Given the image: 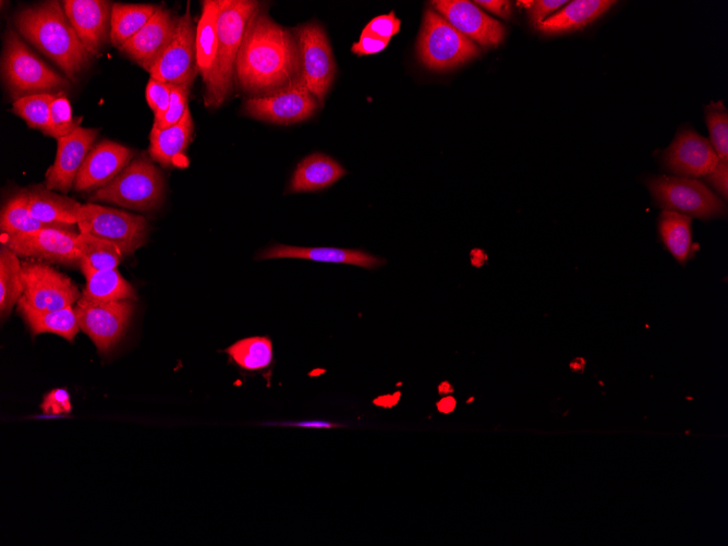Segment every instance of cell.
I'll use <instances>...</instances> for the list:
<instances>
[{"instance_id": "cell-42", "label": "cell", "mask_w": 728, "mask_h": 546, "mask_svg": "<svg viewBox=\"0 0 728 546\" xmlns=\"http://www.w3.org/2000/svg\"><path fill=\"white\" fill-rule=\"evenodd\" d=\"M567 3L565 0H538L532 1L527 9L530 21L533 26L539 25L548 15L556 12L561 5Z\"/></svg>"}, {"instance_id": "cell-3", "label": "cell", "mask_w": 728, "mask_h": 546, "mask_svg": "<svg viewBox=\"0 0 728 546\" xmlns=\"http://www.w3.org/2000/svg\"><path fill=\"white\" fill-rule=\"evenodd\" d=\"M259 8L251 0H226L218 17L217 49L213 70L205 82L204 102L218 108L227 98L233 84L235 60L247 23Z\"/></svg>"}, {"instance_id": "cell-35", "label": "cell", "mask_w": 728, "mask_h": 546, "mask_svg": "<svg viewBox=\"0 0 728 546\" xmlns=\"http://www.w3.org/2000/svg\"><path fill=\"white\" fill-rule=\"evenodd\" d=\"M61 93L35 94L16 99L12 104V112L23 119L28 128L41 131L45 135L49 129L50 107Z\"/></svg>"}, {"instance_id": "cell-14", "label": "cell", "mask_w": 728, "mask_h": 546, "mask_svg": "<svg viewBox=\"0 0 728 546\" xmlns=\"http://www.w3.org/2000/svg\"><path fill=\"white\" fill-rule=\"evenodd\" d=\"M78 233L73 230L47 228L2 239L1 244L7 245L17 256L80 266L76 242Z\"/></svg>"}, {"instance_id": "cell-11", "label": "cell", "mask_w": 728, "mask_h": 546, "mask_svg": "<svg viewBox=\"0 0 728 546\" xmlns=\"http://www.w3.org/2000/svg\"><path fill=\"white\" fill-rule=\"evenodd\" d=\"M133 308L132 300L89 302L80 299L74 311L80 328L99 351L107 352L124 335Z\"/></svg>"}, {"instance_id": "cell-41", "label": "cell", "mask_w": 728, "mask_h": 546, "mask_svg": "<svg viewBox=\"0 0 728 546\" xmlns=\"http://www.w3.org/2000/svg\"><path fill=\"white\" fill-rule=\"evenodd\" d=\"M41 409L48 414H63L71 411L69 392L64 389H53L44 399Z\"/></svg>"}, {"instance_id": "cell-46", "label": "cell", "mask_w": 728, "mask_h": 546, "mask_svg": "<svg viewBox=\"0 0 728 546\" xmlns=\"http://www.w3.org/2000/svg\"><path fill=\"white\" fill-rule=\"evenodd\" d=\"M295 426H301V427H310V428H330L336 425L327 422V421H304V422H299L295 423Z\"/></svg>"}, {"instance_id": "cell-17", "label": "cell", "mask_w": 728, "mask_h": 546, "mask_svg": "<svg viewBox=\"0 0 728 546\" xmlns=\"http://www.w3.org/2000/svg\"><path fill=\"white\" fill-rule=\"evenodd\" d=\"M432 4L453 27L482 47L497 46L505 36L506 27L474 2L436 0Z\"/></svg>"}, {"instance_id": "cell-18", "label": "cell", "mask_w": 728, "mask_h": 546, "mask_svg": "<svg viewBox=\"0 0 728 546\" xmlns=\"http://www.w3.org/2000/svg\"><path fill=\"white\" fill-rule=\"evenodd\" d=\"M177 24L178 19L168 10L157 8L149 21L119 49L149 72L170 45Z\"/></svg>"}, {"instance_id": "cell-7", "label": "cell", "mask_w": 728, "mask_h": 546, "mask_svg": "<svg viewBox=\"0 0 728 546\" xmlns=\"http://www.w3.org/2000/svg\"><path fill=\"white\" fill-rule=\"evenodd\" d=\"M655 203L665 210L712 219L726 215V205L705 184L685 177H650L646 180Z\"/></svg>"}, {"instance_id": "cell-40", "label": "cell", "mask_w": 728, "mask_h": 546, "mask_svg": "<svg viewBox=\"0 0 728 546\" xmlns=\"http://www.w3.org/2000/svg\"><path fill=\"white\" fill-rule=\"evenodd\" d=\"M401 21L391 11L389 14L372 19L362 33L378 39L388 40L400 31Z\"/></svg>"}, {"instance_id": "cell-43", "label": "cell", "mask_w": 728, "mask_h": 546, "mask_svg": "<svg viewBox=\"0 0 728 546\" xmlns=\"http://www.w3.org/2000/svg\"><path fill=\"white\" fill-rule=\"evenodd\" d=\"M711 185L725 199L728 196V160L718 159L714 169L705 175Z\"/></svg>"}, {"instance_id": "cell-25", "label": "cell", "mask_w": 728, "mask_h": 546, "mask_svg": "<svg viewBox=\"0 0 728 546\" xmlns=\"http://www.w3.org/2000/svg\"><path fill=\"white\" fill-rule=\"evenodd\" d=\"M345 174V170L336 160L324 154H312L296 167L289 190L291 192H312L324 190Z\"/></svg>"}, {"instance_id": "cell-5", "label": "cell", "mask_w": 728, "mask_h": 546, "mask_svg": "<svg viewBox=\"0 0 728 546\" xmlns=\"http://www.w3.org/2000/svg\"><path fill=\"white\" fill-rule=\"evenodd\" d=\"M165 193L161 172L147 158L131 161L110 183L97 190L93 202H105L136 210L158 207Z\"/></svg>"}, {"instance_id": "cell-4", "label": "cell", "mask_w": 728, "mask_h": 546, "mask_svg": "<svg viewBox=\"0 0 728 546\" xmlns=\"http://www.w3.org/2000/svg\"><path fill=\"white\" fill-rule=\"evenodd\" d=\"M1 72L14 100L35 94L62 93L70 87V81L37 57L12 28L4 35Z\"/></svg>"}, {"instance_id": "cell-36", "label": "cell", "mask_w": 728, "mask_h": 546, "mask_svg": "<svg viewBox=\"0 0 728 546\" xmlns=\"http://www.w3.org/2000/svg\"><path fill=\"white\" fill-rule=\"evenodd\" d=\"M705 120L712 144L718 159L728 160V114L723 101L705 107Z\"/></svg>"}, {"instance_id": "cell-22", "label": "cell", "mask_w": 728, "mask_h": 546, "mask_svg": "<svg viewBox=\"0 0 728 546\" xmlns=\"http://www.w3.org/2000/svg\"><path fill=\"white\" fill-rule=\"evenodd\" d=\"M260 259L270 258H302L316 262L355 265L363 268H376L385 260L360 250L338 247H300L277 244L265 250L259 255Z\"/></svg>"}, {"instance_id": "cell-47", "label": "cell", "mask_w": 728, "mask_h": 546, "mask_svg": "<svg viewBox=\"0 0 728 546\" xmlns=\"http://www.w3.org/2000/svg\"><path fill=\"white\" fill-rule=\"evenodd\" d=\"M584 366V361L581 359H578L571 363V367L573 371H583Z\"/></svg>"}, {"instance_id": "cell-37", "label": "cell", "mask_w": 728, "mask_h": 546, "mask_svg": "<svg viewBox=\"0 0 728 546\" xmlns=\"http://www.w3.org/2000/svg\"><path fill=\"white\" fill-rule=\"evenodd\" d=\"M81 120L73 119L70 101L61 93L51 104L47 135L56 138L68 135L80 126Z\"/></svg>"}, {"instance_id": "cell-31", "label": "cell", "mask_w": 728, "mask_h": 546, "mask_svg": "<svg viewBox=\"0 0 728 546\" xmlns=\"http://www.w3.org/2000/svg\"><path fill=\"white\" fill-rule=\"evenodd\" d=\"M154 4L113 3L110 20V41L120 48L134 36L153 16Z\"/></svg>"}, {"instance_id": "cell-20", "label": "cell", "mask_w": 728, "mask_h": 546, "mask_svg": "<svg viewBox=\"0 0 728 546\" xmlns=\"http://www.w3.org/2000/svg\"><path fill=\"white\" fill-rule=\"evenodd\" d=\"M133 151L117 142L101 141L86 156L74 181L76 191L99 190L110 183L132 160Z\"/></svg>"}, {"instance_id": "cell-21", "label": "cell", "mask_w": 728, "mask_h": 546, "mask_svg": "<svg viewBox=\"0 0 728 546\" xmlns=\"http://www.w3.org/2000/svg\"><path fill=\"white\" fill-rule=\"evenodd\" d=\"M193 120L190 109L182 119L168 129L151 128L149 134V155L165 167L184 168L189 165L185 150L191 142Z\"/></svg>"}, {"instance_id": "cell-19", "label": "cell", "mask_w": 728, "mask_h": 546, "mask_svg": "<svg viewBox=\"0 0 728 546\" xmlns=\"http://www.w3.org/2000/svg\"><path fill=\"white\" fill-rule=\"evenodd\" d=\"M66 17L92 57L99 54L110 37L112 4L106 0H64Z\"/></svg>"}, {"instance_id": "cell-10", "label": "cell", "mask_w": 728, "mask_h": 546, "mask_svg": "<svg viewBox=\"0 0 728 546\" xmlns=\"http://www.w3.org/2000/svg\"><path fill=\"white\" fill-rule=\"evenodd\" d=\"M300 50L301 76L310 93L320 102L333 81L336 63L323 27L308 23L295 29Z\"/></svg>"}, {"instance_id": "cell-12", "label": "cell", "mask_w": 728, "mask_h": 546, "mask_svg": "<svg viewBox=\"0 0 728 546\" xmlns=\"http://www.w3.org/2000/svg\"><path fill=\"white\" fill-rule=\"evenodd\" d=\"M196 27L186 11L178 19L173 38L149 70L150 77L172 85L191 87L197 70Z\"/></svg>"}, {"instance_id": "cell-15", "label": "cell", "mask_w": 728, "mask_h": 546, "mask_svg": "<svg viewBox=\"0 0 728 546\" xmlns=\"http://www.w3.org/2000/svg\"><path fill=\"white\" fill-rule=\"evenodd\" d=\"M662 160L669 172L695 179L708 174L716 166L718 156L706 137L685 129L677 134L663 153Z\"/></svg>"}, {"instance_id": "cell-8", "label": "cell", "mask_w": 728, "mask_h": 546, "mask_svg": "<svg viewBox=\"0 0 728 546\" xmlns=\"http://www.w3.org/2000/svg\"><path fill=\"white\" fill-rule=\"evenodd\" d=\"M80 232L114 243L123 254H131L146 241L148 226L143 216L94 203L82 205L77 222Z\"/></svg>"}, {"instance_id": "cell-27", "label": "cell", "mask_w": 728, "mask_h": 546, "mask_svg": "<svg viewBox=\"0 0 728 546\" xmlns=\"http://www.w3.org/2000/svg\"><path fill=\"white\" fill-rule=\"evenodd\" d=\"M86 279L81 299L89 302H112L135 300V291L119 270H95L87 265H80Z\"/></svg>"}, {"instance_id": "cell-6", "label": "cell", "mask_w": 728, "mask_h": 546, "mask_svg": "<svg viewBox=\"0 0 728 546\" xmlns=\"http://www.w3.org/2000/svg\"><path fill=\"white\" fill-rule=\"evenodd\" d=\"M481 53L480 48L437 12L427 10L417 41L420 61L428 69L445 71Z\"/></svg>"}, {"instance_id": "cell-13", "label": "cell", "mask_w": 728, "mask_h": 546, "mask_svg": "<svg viewBox=\"0 0 728 546\" xmlns=\"http://www.w3.org/2000/svg\"><path fill=\"white\" fill-rule=\"evenodd\" d=\"M316 108V98L307 89L302 76L274 94L250 98L244 104L245 112L252 118L277 124L306 120Z\"/></svg>"}, {"instance_id": "cell-44", "label": "cell", "mask_w": 728, "mask_h": 546, "mask_svg": "<svg viewBox=\"0 0 728 546\" xmlns=\"http://www.w3.org/2000/svg\"><path fill=\"white\" fill-rule=\"evenodd\" d=\"M388 40L378 39L361 33L359 41L352 45L351 50L356 56H368L380 52L388 46Z\"/></svg>"}, {"instance_id": "cell-23", "label": "cell", "mask_w": 728, "mask_h": 546, "mask_svg": "<svg viewBox=\"0 0 728 546\" xmlns=\"http://www.w3.org/2000/svg\"><path fill=\"white\" fill-rule=\"evenodd\" d=\"M616 1L574 0L545 19L535 28L545 35L578 31L603 15Z\"/></svg>"}, {"instance_id": "cell-32", "label": "cell", "mask_w": 728, "mask_h": 546, "mask_svg": "<svg viewBox=\"0 0 728 546\" xmlns=\"http://www.w3.org/2000/svg\"><path fill=\"white\" fill-rule=\"evenodd\" d=\"M22 264L7 245L0 247V312L8 317L23 295Z\"/></svg>"}, {"instance_id": "cell-24", "label": "cell", "mask_w": 728, "mask_h": 546, "mask_svg": "<svg viewBox=\"0 0 728 546\" xmlns=\"http://www.w3.org/2000/svg\"><path fill=\"white\" fill-rule=\"evenodd\" d=\"M28 193V208L37 220L54 226L71 227L77 222L82 204L47 187H35Z\"/></svg>"}, {"instance_id": "cell-38", "label": "cell", "mask_w": 728, "mask_h": 546, "mask_svg": "<svg viewBox=\"0 0 728 546\" xmlns=\"http://www.w3.org/2000/svg\"><path fill=\"white\" fill-rule=\"evenodd\" d=\"M189 87L172 85L169 107L163 117L159 121L154 122L153 126L162 130L177 124L189 108Z\"/></svg>"}, {"instance_id": "cell-33", "label": "cell", "mask_w": 728, "mask_h": 546, "mask_svg": "<svg viewBox=\"0 0 728 546\" xmlns=\"http://www.w3.org/2000/svg\"><path fill=\"white\" fill-rule=\"evenodd\" d=\"M80 265L95 270L114 269L122 259V251L112 242L80 232L77 236Z\"/></svg>"}, {"instance_id": "cell-34", "label": "cell", "mask_w": 728, "mask_h": 546, "mask_svg": "<svg viewBox=\"0 0 728 546\" xmlns=\"http://www.w3.org/2000/svg\"><path fill=\"white\" fill-rule=\"evenodd\" d=\"M227 353L240 367L257 371L271 363L272 344L267 337H250L230 345Z\"/></svg>"}, {"instance_id": "cell-26", "label": "cell", "mask_w": 728, "mask_h": 546, "mask_svg": "<svg viewBox=\"0 0 728 546\" xmlns=\"http://www.w3.org/2000/svg\"><path fill=\"white\" fill-rule=\"evenodd\" d=\"M226 0L202 2V14L196 26L195 48L198 73L204 83L208 80L217 49L218 17Z\"/></svg>"}, {"instance_id": "cell-29", "label": "cell", "mask_w": 728, "mask_h": 546, "mask_svg": "<svg viewBox=\"0 0 728 546\" xmlns=\"http://www.w3.org/2000/svg\"><path fill=\"white\" fill-rule=\"evenodd\" d=\"M658 232L665 247L680 265L693 257L691 217L664 210L658 217Z\"/></svg>"}, {"instance_id": "cell-1", "label": "cell", "mask_w": 728, "mask_h": 546, "mask_svg": "<svg viewBox=\"0 0 728 546\" xmlns=\"http://www.w3.org/2000/svg\"><path fill=\"white\" fill-rule=\"evenodd\" d=\"M295 36L259 8L251 16L235 60L240 86L252 94H274L301 77Z\"/></svg>"}, {"instance_id": "cell-9", "label": "cell", "mask_w": 728, "mask_h": 546, "mask_svg": "<svg viewBox=\"0 0 728 546\" xmlns=\"http://www.w3.org/2000/svg\"><path fill=\"white\" fill-rule=\"evenodd\" d=\"M22 264L23 295L27 306L39 311H56L72 306L82 294L64 274L47 263L27 259Z\"/></svg>"}, {"instance_id": "cell-28", "label": "cell", "mask_w": 728, "mask_h": 546, "mask_svg": "<svg viewBox=\"0 0 728 546\" xmlns=\"http://www.w3.org/2000/svg\"><path fill=\"white\" fill-rule=\"evenodd\" d=\"M17 308L33 336L50 332L72 341L81 329L72 306L56 311H39L19 301Z\"/></svg>"}, {"instance_id": "cell-16", "label": "cell", "mask_w": 728, "mask_h": 546, "mask_svg": "<svg viewBox=\"0 0 728 546\" xmlns=\"http://www.w3.org/2000/svg\"><path fill=\"white\" fill-rule=\"evenodd\" d=\"M97 134V129L78 126L57 138L56 159L46 174L47 189L62 193L70 191Z\"/></svg>"}, {"instance_id": "cell-45", "label": "cell", "mask_w": 728, "mask_h": 546, "mask_svg": "<svg viewBox=\"0 0 728 546\" xmlns=\"http://www.w3.org/2000/svg\"><path fill=\"white\" fill-rule=\"evenodd\" d=\"M476 5L484 8L485 10L500 16L503 19H509L511 15V3L510 1L503 0H478L474 1Z\"/></svg>"}, {"instance_id": "cell-30", "label": "cell", "mask_w": 728, "mask_h": 546, "mask_svg": "<svg viewBox=\"0 0 728 546\" xmlns=\"http://www.w3.org/2000/svg\"><path fill=\"white\" fill-rule=\"evenodd\" d=\"M47 228L74 230V228L71 227L48 225L34 218L31 215L28 208L27 191H22L12 196L1 209V240L17 234L32 233Z\"/></svg>"}, {"instance_id": "cell-2", "label": "cell", "mask_w": 728, "mask_h": 546, "mask_svg": "<svg viewBox=\"0 0 728 546\" xmlns=\"http://www.w3.org/2000/svg\"><path fill=\"white\" fill-rule=\"evenodd\" d=\"M17 33L54 62L73 83L89 66L86 50L59 1L27 5L14 16Z\"/></svg>"}, {"instance_id": "cell-39", "label": "cell", "mask_w": 728, "mask_h": 546, "mask_svg": "<svg viewBox=\"0 0 728 546\" xmlns=\"http://www.w3.org/2000/svg\"><path fill=\"white\" fill-rule=\"evenodd\" d=\"M171 86L172 84L153 77L147 83L145 96L149 108L154 112V122L159 121L169 107Z\"/></svg>"}]
</instances>
